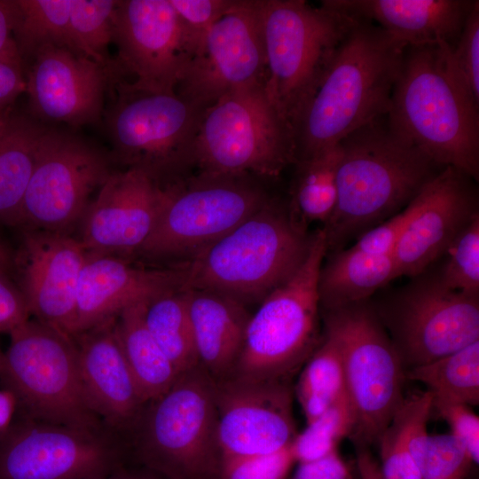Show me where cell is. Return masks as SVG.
I'll return each instance as SVG.
<instances>
[{
	"label": "cell",
	"instance_id": "obj_35",
	"mask_svg": "<svg viewBox=\"0 0 479 479\" xmlns=\"http://www.w3.org/2000/svg\"><path fill=\"white\" fill-rule=\"evenodd\" d=\"M71 0H15L13 38L22 60L49 47L70 48Z\"/></svg>",
	"mask_w": 479,
	"mask_h": 479
},
{
	"label": "cell",
	"instance_id": "obj_8",
	"mask_svg": "<svg viewBox=\"0 0 479 479\" xmlns=\"http://www.w3.org/2000/svg\"><path fill=\"white\" fill-rule=\"evenodd\" d=\"M9 334L0 379L16 399L17 412L43 422L101 430V420L84 396L74 338L37 319Z\"/></svg>",
	"mask_w": 479,
	"mask_h": 479
},
{
	"label": "cell",
	"instance_id": "obj_16",
	"mask_svg": "<svg viewBox=\"0 0 479 479\" xmlns=\"http://www.w3.org/2000/svg\"><path fill=\"white\" fill-rule=\"evenodd\" d=\"M265 74L255 0H235L202 39L176 92L206 109L232 91L264 82Z\"/></svg>",
	"mask_w": 479,
	"mask_h": 479
},
{
	"label": "cell",
	"instance_id": "obj_38",
	"mask_svg": "<svg viewBox=\"0 0 479 479\" xmlns=\"http://www.w3.org/2000/svg\"><path fill=\"white\" fill-rule=\"evenodd\" d=\"M412 453L421 479H467L474 464L453 435L430 436L428 431L412 441Z\"/></svg>",
	"mask_w": 479,
	"mask_h": 479
},
{
	"label": "cell",
	"instance_id": "obj_33",
	"mask_svg": "<svg viewBox=\"0 0 479 479\" xmlns=\"http://www.w3.org/2000/svg\"><path fill=\"white\" fill-rule=\"evenodd\" d=\"M144 318L149 333L179 373L199 365L185 289L147 302Z\"/></svg>",
	"mask_w": 479,
	"mask_h": 479
},
{
	"label": "cell",
	"instance_id": "obj_23",
	"mask_svg": "<svg viewBox=\"0 0 479 479\" xmlns=\"http://www.w3.org/2000/svg\"><path fill=\"white\" fill-rule=\"evenodd\" d=\"M185 289V271L148 269L115 255L88 254L77 290L73 338L126 308Z\"/></svg>",
	"mask_w": 479,
	"mask_h": 479
},
{
	"label": "cell",
	"instance_id": "obj_51",
	"mask_svg": "<svg viewBox=\"0 0 479 479\" xmlns=\"http://www.w3.org/2000/svg\"><path fill=\"white\" fill-rule=\"evenodd\" d=\"M101 479H163L152 471L125 469L122 466Z\"/></svg>",
	"mask_w": 479,
	"mask_h": 479
},
{
	"label": "cell",
	"instance_id": "obj_24",
	"mask_svg": "<svg viewBox=\"0 0 479 479\" xmlns=\"http://www.w3.org/2000/svg\"><path fill=\"white\" fill-rule=\"evenodd\" d=\"M81 381L91 411L109 427L134 425L145 402L130 370L116 317L75 335Z\"/></svg>",
	"mask_w": 479,
	"mask_h": 479
},
{
	"label": "cell",
	"instance_id": "obj_43",
	"mask_svg": "<svg viewBox=\"0 0 479 479\" xmlns=\"http://www.w3.org/2000/svg\"><path fill=\"white\" fill-rule=\"evenodd\" d=\"M415 208L414 198L404 209L360 235L349 248L373 255H393Z\"/></svg>",
	"mask_w": 479,
	"mask_h": 479
},
{
	"label": "cell",
	"instance_id": "obj_49",
	"mask_svg": "<svg viewBox=\"0 0 479 479\" xmlns=\"http://www.w3.org/2000/svg\"><path fill=\"white\" fill-rule=\"evenodd\" d=\"M356 468L358 479H383L379 462L375 460L369 447L355 446Z\"/></svg>",
	"mask_w": 479,
	"mask_h": 479
},
{
	"label": "cell",
	"instance_id": "obj_17",
	"mask_svg": "<svg viewBox=\"0 0 479 479\" xmlns=\"http://www.w3.org/2000/svg\"><path fill=\"white\" fill-rule=\"evenodd\" d=\"M113 24L117 64L130 83L176 92L194 51L169 0H117Z\"/></svg>",
	"mask_w": 479,
	"mask_h": 479
},
{
	"label": "cell",
	"instance_id": "obj_34",
	"mask_svg": "<svg viewBox=\"0 0 479 479\" xmlns=\"http://www.w3.org/2000/svg\"><path fill=\"white\" fill-rule=\"evenodd\" d=\"M345 391L342 357L334 334L322 339L302 366L294 392L307 424L326 411Z\"/></svg>",
	"mask_w": 479,
	"mask_h": 479
},
{
	"label": "cell",
	"instance_id": "obj_42",
	"mask_svg": "<svg viewBox=\"0 0 479 479\" xmlns=\"http://www.w3.org/2000/svg\"><path fill=\"white\" fill-rule=\"evenodd\" d=\"M454 65L474 98L479 102V1L475 0L452 50Z\"/></svg>",
	"mask_w": 479,
	"mask_h": 479
},
{
	"label": "cell",
	"instance_id": "obj_30",
	"mask_svg": "<svg viewBox=\"0 0 479 479\" xmlns=\"http://www.w3.org/2000/svg\"><path fill=\"white\" fill-rule=\"evenodd\" d=\"M339 144L295 161V173L287 205L290 217L301 230L315 222L324 224L333 215L338 196Z\"/></svg>",
	"mask_w": 479,
	"mask_h": 479
},
{
	"label": "cell",
	"instance_id": "obj_52",
	"mask_svg": "<svg viewBox=\"0 0 479 479\" xmlns=\"http://www.w3.org/2000/svg\"><path fill=\"white\" fill-rule=\"evenodd\" d=\"M11 262V255L5 246L0 242V268L5 269Z\"/></svg>",
	"mask_w": 479,
	"mask_h": 479
},
{
	"label": "cell",
	"instance_id": "obj_55",
	"mask_svg": "<svg viewBox=\"0 0 479 479\" xmlns=\"http://www.w3.org/2000/svg\"><path fill=\"white\" fill-rule=\"evenodd\" d=\"M1 121H2V120L0 119V122H1Z\"/></svg>",
	"mask_w": 479,
	"mask_h": 479
},
{
	"label": "cell",
	"instance_id": "obj_22",
	"mask_svg": "<svg viewBox=\"0 0 479 479\" xmlns=\"http://www.w3.org/2000/svg\"><path fill=\"white\" fill-rule=\"evenodd\" d=\"M87 251L68 233L26 230L20 289L30 314L73 338L76 297Z\"/></svg>",
	"mask_w": 479,
	"mask_h": 479
},
{
	"label": "cell",
	"instance_id": "obj_39",
	"mask_svg": "<svg viewBox=\"0 0 479 479\" xmlns=\"http://www.w3.org/2000/svg\"><path fill=\"white\" fill-rule=\"evenodd\" d=\"M434 274L447 288L479 297V214L448 247Z\"/></svg>",
	"mask_w": 479,
	"mask_h": 479
},
{
	"label": "cell",
	"instance_id": "obj_20",
	"mask_svg": "<svg viewBox=\"0 0 479 479\" xmlns=\"http://www.w3.org/2000/svg\"><path fill=\"white\" fill-rule=\"evenodd\" d=\"M162 195V186L141 169L111 172L80 223L87 253H138L156 224Z\"/></svg>",
	"mask_w": 479,
	"mask_h": 479
},
{
	"label": "cell",
	"instance_id": "obj_15",
	"mask_svg": "<svg viewBox=\"0 0 479 479\" xmlns=\"http://www.w3.org/2000/svg\"><path fill=\"white\" fill-rule=\"evenodd\" d=\"M121 465L103 430L36 420L16 412L0 441V479H101Z\"/></svg>",
	"mask_w": 479,
	"mask_h": 479
},
{
	"label": "cell",
	"instance_id": "obj_28",
	"mask_svg": "<svg viewBox=\"0 0 479 479\" xmlns=\"http://www.w3.org/2000/svg\"><path fill=\"white\" fill-rule=\"evenodd\" d=\"M45 128L21 115L0 122V222L12 224L19 213Z\"/></svg>",
	"mask_w": 479,
	"mask_h": 479
},
{
	"label": "cell",
	"instance_id": "obj_9",
	"mask_svg": "<svg viewBox=\"0 0 479 479\" xmlns=\"http://www.w3.org/2000/svg\"><path fill=\"white\" fill-rule=\"evenodd\" d=\"M295 161L292 130L264 82L232 91L204 110L195 144L200 171L276 178Z\"/></svg>",
	"mask_w": 479,
	"mask_h": 479
},
{
	"label": "cell",
	"instance_id": "obj_10",
	"mask_svg": "<svg viewBox=\"0 0 479 479\" xmlns=\"http://www.w3.org/2000/svg\"><path fill=\"white\" fill-rule=\"evenodd\" d=\"M106 126L114 156L161 185L180 179L195 165L202 109L177 92H153L130 82H114Z\"/></svg>",
	"mask_w": 479,
	"mask_h": 479
},
{
	"label": "cell",
	"instance_id": "obj_27",
	"mask_svg": "<svg viewBox=\"0 0 479 479\" xmlns=\"http://www.w3.org/2000/svg\"><path fill=\"white\" fill-rule=\"evenodd\" d=\"M318 277L320 308L332 310L368 301L396 279L393 255H373L349 247L333 252Z\"/></svg>",
	"mask_w": 479,
	"mask_h": 479
},
{
	"label": "cell",
	"instance_id": "obj_26",
	"mask_svg": "<svg viewBox=\"0 0 479 479\" xmlns=\"http://www.w3.org/2000/svg\"><path fill=\"white\" fill-rule=\"evenodd\" d=\"M199 365L214 381L234 374L250 313L227 296L201 289H185Z\"/></svg>",
	"mask_w": 479,
	"mask_h": 479
},
{
	"label": "cell",
	"instance_id": "obj_48",
	"mask_svg": "<svg viewBox=\"0 0 479 479\" xmlns=\"http://www.w3.org/2000/svg\"><path fill=\"white\" fill-rule=\"evenodd\" d=\"M26 91L23 67L0 60V114Z\"/></svg>",
	"mask_w": 479,
	"mask_h": 479
},
{
	"label": "cell",
	"instance_id": "obj_31",
	"mask_svg": "<svg viewBox=\"0 0 479 479\" xmlns=\"http://www.w3.org/2000/svg\"><path fill=\"white\" fill-rule=\"evenodd\" d=\"M433 410L429 391L404 397L378 442L383 479H421L412 453V440L427 429Z\"/></svg>",
	"mask_w": 479,
	"mask_h": 479
},
{
	"label": "cell",
	"instance_id": "obj_7",
	"mask_svg": "<svg viewBox=\"0 0 479 479\" xmlns=\"http://www.w3.org/2000/svg\"><path fill=\"white\" fill-rule=\"evenodd\" d=\"M326 253L320 229L312 235L300 268L250 315L232 376L290 381L303 366L322 339L318 277Z\"/></svg>",
	"mask_w": 479,
	"mask_h": 479
},
{
	"label": "cell",
	"instance_id": "obj_6",
	"mask_svg": "<svg viewBox=\"0 0 479 479\" xmlns=\"http://www.w3.org/2000/svg\"><path fill=\"white\" fill-rule=\"evenodd\" d=\"M267 96L292 130L355 18L324 1L255 0ZM293 132V131H292Z\"/></svg>",
	"mask_w": 479,
	"mask_h": 479
},
{
	"label": "cell",
	"instance_id": "obj_2",
	"mask_svg": "<svg viewBox=\"0 0 479 479\" xmlns=\"http://www.w3.org/2000/svg\"><path fill=\"white\" fill-rule=\"evenodd\" d=\"M354 18L293 124L296 161L336 145L390 109L406 45L373 22Z\"/></svg>",
	"mask_w": 479,
	"mask_h": 479
},
{
	"label": "cell",
	"instance_id": "obj_40",
	"mask_svg": "<svg viewBox=\"0 0 479 479\" xmlns=\"http://www.w3.org/2000/svg\"><path fill=\"white\" fill-rule=\"evenodd\" d=\"M294 463L290 444L270 454L226 458L219 479H287Z\"/></svg>",
	"mask_w": 479,
	"mask_h": 479
},
{
	"label": "cell",
	"instance_id": "obj_18",
	"mask_svg": "<svg viewBox=\"0 0 479 479\" xmlns=\"http://www.w3.org/2000/svg\"><path fill=\"white\" fill-rule=\"evenodd\" d=\"M222 459L270 454L297 435L290 381L231 376L215 381Z\"/></svg>",
	"mask_w": 479,
	"mask_h": 479
},
{
	"label": "cell",
	"instance_id": "obj_21",
	"mask_svg": "<svg viewBox=\"0 0 479 479\" xmlns=\"http://www.w3.org/2000/svg\"><path fill=\"white\" fill-rule=\"evenodd\" d=\"M118 75L68 48H46L30 61L25 77L30 111L48 122L96 123L111 76Z\"/></svg>",
	"mask_w": 479,
	"mask_h": 479
},
{
	"label": "cell",
	"instance_id": "obj_29",
	"mask_svg": "<svg viewBox=\"0 0 479 479\" xmlns=\"http://www.w3.org/2000/svg\"><path fill=\"white\" fill-rule=\"evenodd\" d=\"M146 302L123 310L116 317V329L130 370L144 401L148 403L166 392L180 373L145 326Z\"/></svg>",
	"mask_w": 479,
	"mask_h": 479
},
{
	"label": "cell",
	"instance_id": "obj_13",
	"mask_svg": "<svg viewBox=\"0 0 479 479\" xmlns=\"http://www.w3.org/2000/svg\"><path fill=\"white\" fill-rule=\"evenodd\" d=\"M375 310L405 370L479 341V297L451 290L423 273Z\"/></svg>",
	"mask_w": 479,
	"mask_h": 479
},
{
	"label": "cell",
	"instance_id": "obj_3",
	"mask_svg": "<svg viewBox=\"0 0 479 479\" xmlns=\"http://www.w3.org/2000/svg\"><path fill=\"white\" fill-rule=\"evenodd\" d=\"M444 43L407 45L396 81L392 124L443 167L479 179V102Z\"/></svg>",
	"mask_w": 479,
	"mask_h": 479
},
{
	"label": "cell",
	"instance_id": "obj_11",
	"mask_svg": "<svg viewBox=\"0 0 479 479\" xmlns=\"http://www.w3.org/2000/svg\"><path fill=\"white\" fill-rule=\"evenodd\" d=\"M255 179L200 171L161 185L156 224L137 254L190 261L271 198Z\"/></svg>",
	"mask_w": 479,
	"mask_h": 479
},
{
	"label": "cell",
	"instance_id": "obj_41",
	"mask_svg": "<svg viewBox=\"0 0 479 479\" xmlns=\"http://www.w3.org/2000/svg\"><path fill=\"white\" fill-rule=\"evenodd\" d=\"M169 2L177 14L194 53L208 30L235 4V0H169Z\"/></svg>",
	"mask_w": 479,
	"mask_h": 479
},
{
	"label": "cell",
	"instance_id": "obj_4",
	"mask_svg": "<svg viewBox=\"0 0 479 479\" xmlns=\"http://www.w3.org/2000/svg\"><path fill=\"white\" fill-rule=\"evenodd\" d=\"M292 221L287 205L271 198L255 214L181 263L185 289H201L246 307L261 302L304 262L311 242Z\"/></svg>",
	"mask_w": 479,
	"mask_h": 479
},
{
	"label": "cell",
	"instance_id": "obj_54",
	"mask_svg": "<svg viewBox=\"0 0 479 479\" xmlns=\"http://www.w3.org/2000/svg\"><path fill=\"white\" fill-rule=\"evenodd\" d=\"M355 479H358L357 475V476L355 477Z\"/></svg>",
	"mask_w": 479,
	"mask_h": 479
},
{
	"label": "cell",
	"instance_id": "obj_5",
	"mask_svg": "<svg viewBox=\"0 0 479 479\" xmlns=\"http://www.w3.org/2000/svg\"><path fill=\"white\" fill-rule=\"evenodd\" d=\"M137 426V460L163 479H219L215 381L199 365L144 406Z\"/></svg>",
	"mask_w": 479,
	"mask_h": 479
},
{
	"label": "cell",
	"instance_id": "obj_46",
	"mask_svg": "<svg viewBox=\"0 0 479 479\" xmlns=\"http://www.w3.org/2000/svg\"><path fill=\"white\" fill-rule=\"evenodd\" d=\"M355 477L351 467L336 451L319 460L299 464L289 479H355Z\"/></svg>",
	"mask_w": 479,
	"mask_h": 479
},
{
	"label": "cell",
	"instance_id": "obj_12",
	"mask_svg": "<svg viewBox=\"0 0 479 479\" xmlns=\"http://www.w3.org/2000/svg\"><path fill=\"white\" fill-rule=\"evenodd\" d=\"M324 327L340 346L355 446L376 444L403 402L405 368L368 301L324 311Z\"/></svg>",
	"mask_w": 479,
	"mask_h": 479
},
{
	"label": "cell",
	"instance_id": "obj_14",
	"mask_svg": "<svg viewBox=\"0 0 479 479\" xmlns=\"http://www.w3.org/2000/svg\"><path fill=\"white\" fill-rule=\"evenodd\" d=\"M110 174L106 157L96 147L74 135L45 128L12 224L67 233L81 223L90 195Z\"/></svg>",
	"mask_w": 479,
	"mask_h": 479
},
{
	"label": "cell",
	"instance_id": "obj_25",
	"mask_svg": "<svg viewBox=\"0 0 479 479\" xmlns=\"http://www.w3.org/2000/svg\"><path fill=\"white\" fill-rule=\"evenodd\" d=\"M352 17L377 24L407 45L455 46L475 0H324Z\"/></svg>",
	"mask_w": 479,
	"mask_h": 479
},
{
	"label": "cell",
	"instance_id": "obj_19",
	"mask_svg": "<svg viewBox=\"0 0 479 479\" xmlns=\"http://www.w3.org/2000/svg\"><path fill=\"white\" fill-rule=\"evenodd\" d=\"M475 182L445 167L421 189L393 253L396 278H413L426 271L479 214Z\"/></svg>",
	"mask_w": 479,
	"mask_h": 479
},
{
	"label": "cell",
	"instance_id": "obj_47",
	"mask_svg": "<svg viewBox=\"0 0 479 479\" xmlns=\"http://www.w3.org/2000/svg\"><path fill=\"white\" fill-rule=\"evenodd\" d=\"M14 21L15 0H0V60L23 67L12 34Z\"/></svg>",
	"mask_w": 479,
	"mask_h": 479
},
{
	"label": "cell",
	"instance_id": "obj_37",
	"mask_svg": "<svg viewBox=\"0 0 479 479\" xmlns=\"http://www.w3.org/2000/svg\"><path fill=\"white\" fill-rule=\"evenodd\" d=\"M354 419L346 392L316 420L297 433L290 449L298 464L319 460L337 451L342 440L350 437Z\"/></svg>",
	"mask_w": 479,
	"mask_h": 479
},
{
	"label": "cell",
	"instance_id": "obj_1",
	"mask_svg": "<svg viewBox=\"0 0 479 479\" xmlns=\"http://www.w3.org/2000/svg\"><path fill=\"white\" fill-rule=\"evenodd\" d=\"M338 144L337 202L322 228L332 253L404 209L445 168L402 134L388 114Z\"/></svg>",
	"mask_w": 479,
	"mask_h": 479
},
{
	"label": "cell",
	"instance_id": "obj_53",
	"mask_svg": "<svg viewBox=\"0 0 479 479\" xmlns=\"http://www.w3.org/2000/svg\"><path fill=\"white\" fill-rule=\"evenodd\" d=\"M2 354H3V353H1V351H0V362H1Z\"/></svg>",
	"mask_w": 479,
	"mask_h": 479
},
{
	"label": "cell",
	"instance_id": "obj_45",
	"mask_svg": "<svg viewBox=\"0 0 479 479\" xmlns=\"http://www.w3.org/2000/svg\"><path fill=\"white\" fill-rule=\"evenodd\" d=\"M30 311L26 298L0 268V332L10 333L28 320Z\"/></svg>",
	"mask_w": 479,
	"mask_h": 479
},
{
	"label": "cell",
	"instance_id": "obj_44",
	"mask_svg": "<svg viewBox=\"0 0 479 479\" xmlns=\"http://www.w3.org/2000/svg\"><path fill=\"white\" fill-rule=\"evenodd\" d=\"M433 408L448 423L453 435L463 444L473 463L479 462V417L470 406L460 404H437Z\"/></svg>",
	"mask_w": 479,
	"mask_h": 479
},
{
	"label": "cell",
	"instance_id": "obj_36",
	"mask_svg": "<svg viewBox=\"0 0 479 479\" xmlns=\"http://www.w3.org/2000/svg\"><path fill=\"white\" fill-rule=\"evenodd\" d=\"M116 4V0H71L69 41L73 51L119 72V65L111 61L108 54Z\"/></svg>",
	"mask_w": 479,
	"mask_h": 479
},
{
	"label": "cell",
	"instance_id": "obj_50",
	"mask_svg": "<svg viewBox=\"0 0 479 479\" xmlns=\"http://www.w3.org/2000/svg\"><path fill=\"white\" fill-rule=\"evenodd\" d=\"M17 412V402L8 390L0 389V441L9 429Z\"/></svg>",
	"mask_w": 479,
	"mask_h": 479
},
{
	"label": "cell",
	"instance_id": "obj_32",
	"mask_svg": "<svg viewBox=\"0 0 479 479\" xmlns=\"http://www.w3.org/2000/svg\"><path fill=\"white\" fill-rule=\"evenodd\" d=\"M406 380L419 381L432 395L433 404H479V341L436 360L409 368Z\"/></svg>",
	"mask_w": 479,
	"mask_h": 479
}]
</instances>
